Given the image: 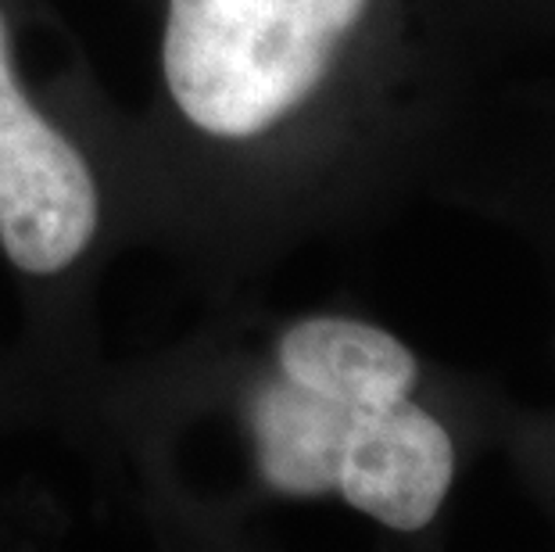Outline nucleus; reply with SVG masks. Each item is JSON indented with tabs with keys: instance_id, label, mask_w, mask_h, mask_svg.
<instances>
[{
	"instance_id": "1",
	"label": "nucleus",
	"mask_w": 555,
	"mask_h": 552,
	"mask_svg": "<svg viewBox=\"0 0 555 552\" xmlns=\"http://www.w3.org/2000/svg\"><path fill=\"white\" fill-rule=\"evenodd\" d=\"M365 0H169L162 62L176 104L211 137L276 126L319 87Z\"/></svg>"
},
{
	"instance_id": "2",
	"label": "nucleus",
	"mask_w": 555,
	"mask_h": 552,
	"mask_svg": "<svg viewBox=\"0 0 555 552\" xmlns=\"http://www.w3.org/2000/svg\"><path fill=\"white\" fill-rule=\"evenodd\" d=\"M98 216L90 166L18 90L0 18V244L22 273L51 277L87 252Z\"/></svg>"
}]
</instances>
